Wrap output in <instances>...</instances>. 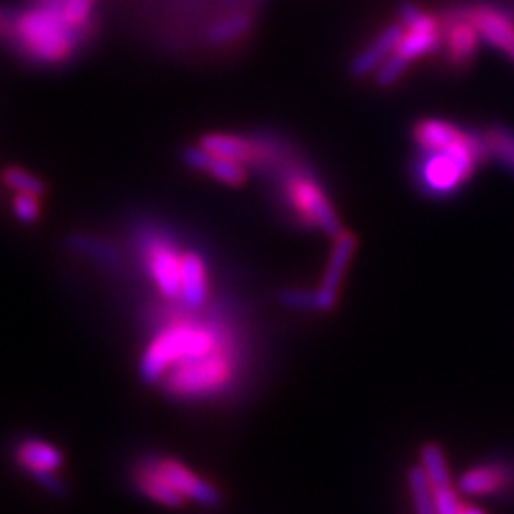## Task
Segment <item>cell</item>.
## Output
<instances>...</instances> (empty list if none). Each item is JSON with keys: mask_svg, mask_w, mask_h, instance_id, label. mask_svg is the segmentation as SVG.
Masks as SVG:
<instances>
[{"mask_svg": "<svg viewBox=\"0 0 514 514\" xmlns=\"http://www.w3.org/2000/svg\"><path fill=\"white\" fill-rule=\"evenodd\" d=\"M208 294V264L200 251L187 247L183 260V296H180V305L187 309H204L208 305Z\"/></svg>", "mask_w": 514, "mask_h": 514, "instance_id": "14", "label": "cell"}, {"mask_svg": "<svg viewBox=\"0 0 514 514\" xmlns=\"http://www.w3.org/2000/svg\"><path fill=\"white\" fill-rule=\"evenodd\" d=\"M15 463L50 493L63 495L67 491L65 482L58 476V470L65 463V455L56 444L39 440V437H26L15 446Z\"/></svg>", "mask_w": 514, "mask_h": 514, "instance_id": "7", "label": "cell"}, {"mask_svg": "<svg viewBox=\"0 0 514 514\" xmlns=\"http://www.w3.org/2000/svg\"><path fill=\"white\" fill-rule=\"evenodd\" d=\"M356 251V236L341 232L335 238V245L330 249V257H328V266L324 270V277L317 285V290L313 292V300H315V309L313 311H330L335 307V302L339 298V287L341 281L345 277V270L352 262V255Z\"/></svg>", "mask_w": 514, "mask_h": 514, "instance_id": "8", "label": "cell"}, {"mask_svg": "<svg viewBox=\"0 0 514 514\" xmlns=\"http://www.w3.org/2000/svg\"><path fill=\"white\" fill-rule=\"evenodd\" d=\"M463 129L440 118H425L414 127V140L420 150H442L455 142Z\"/></svg>", "mask_w": 514, "mask_h": 514, "instance_id": "16", "label": "cell"}, {"mask_svg": "<svg viewBox=\"0 0 514 514\" xmlns=\"http://www.w3.org/2000/svg\"><path fill=\"white\" fill-rule=\"evenodd\" d=\"M283 191L287 195V202L296 210V215L311 225V228L322 230L332 238H337L343 232L335 208H332L320 185L309 174L296 170L285 172Z\"/></svg>", "mask_w": 514, "mask_h": 514, "instance_id": "6", "label": "cell"}, {"mask_svg": "<svg viewBox=\"0 0 514 514\" xmlns=\"http://www.w3.org/2000/svg\"><path fill=\"white\" fill-rule=\"evenodd\" d=\"M420 467L427 474L431 487L450 485V474L442 448L437 444H427L420 450Z\"/></svg>", "mask_w": 514, "mask_h": 514, "instance_id": "18", "label": "cell"}, {"mask_svg": "<svg viewBox=\"0 0 514 514\" xmlns=\"http://www.w3.org/2000/svg\"><path fill=\"white\" fill-rule=\"evenodd\" d=\"M253 26V20L249 13H232L228 18H223L219 22H215L213 26L208 28V39L213 43H230L236 41L243 35H247Z\"/></svg>", "mask_w": 514, "mask_h": 514, "instance_id": "17", "label": "cell"}, {"mask_svg": "<svg viewBox=\"0 0 514 514\" xmlns=\"http://www.w3.org/2000/svg\"><path fill=\"white\" fill-rule=\"evenodd\" d=\"M407 60L405 58H401L397 52H392L384 63L375 69V82H377V86H382V88H388V86H395L403 75H405V71H407Z\"/></svg>", "mask_w": 514, "mask_h": 514, "instance_id": "24", "label": "cell"}, {"mask_svg": "<svg viewBox=\"0 0 514 514\" xmlns=\"http://www.w3.org/2000/svg\"><path fill=\"white\" fill-rule=\"evenodd\" d=\"M13 215L24 225H33L41 217V195L33 193H15V198L11 202Z\"/></svg>", "mask_w": 514, "mask_h": 514, "instance_id": "23", "label": "cell"}, {"mask_svg": "<svg viewBox=\"0 0 514 514\" xmlns=\"http://www.w3.org/2000/svg\"><path fill=\"white\" fill-rule=\"evenodd\" d=\"M78 35L56 3H39L15 15L11 41L35 63L60 65L71 58Z\"/></svg>", "mask_w": 514, "mask_h": 514, "instance_id": "4", "label": "cell"}, {"mask_svg": "<svg viewBox=\"0 0 514 514\" xmlns=\"http://www.w3.org/2000/svg\"><path fill=\"white\" fill-rule=\"evenodd\" d=\"M480 39L482 37L478 33V28L463 11H459L457 18H448L444 26L448 63L457 69H465L476 58Z\"/></svg>", "mask_w": 514, "mask_h": 514, "instance_id": "10", "label": "cell"}, {"mask_svg": "<svg viewBox=\"0 0 514 514\" xmlns=\"http://www.w3.org/2000/svg\"><path fill=\"white\" fill-rule=\"evenodd\" d=\"M185 163L191 165L193 170L206 172L213 178H217L219 183L230 185V187H240L245 185L247 180V165L234 161V159H225V157H217L213 153H208L204 146H191L185 150Z\"/></svg>", "mask_w": 514, "mask_h": 514, "instance_id": "12", "label": "cell"}, {"mask_svg": "<svg viewBox=\"0 0 514 514\" xmlns=\"http://www.w3.org/2000/svg\"><path fill=\"white\" fill-rule=\"evenodd\" d=\"M485 140L489 146V153L514 172V131L506 127H491L485 133Z\"/></svg>", "mask_w": 514, "mask_h": 514, "instance_id": "20", "label": "cell"}, {"mask_svg": "<svg viewBox=\"0 0 514 514\" xmlns=\"http://www.w3.org/2000/svg\"><path fill=\"white\" fill-rule=\"evenodd\" d=\"M58 9L63 13V18L67 20V24L71 28L82 30L86 28L88 20H90V11H93V0H58Z\"/></svg>", "mask_w": 514, "mask_h": 514, "instance_id": "22", "label": "cell"}, {"mask_svg": "<svg viewBox=\"0 0 514 514\" xmlns=\"http://www.w3.org/2000/svg\"><path fill=\"white\" fill-rule=\"evenodd\" d=\"M3 183L15 193H33V195H43L45 193V183L35 174H30L24 168H5L3 172Z\"/></svg>", "mask_w": 514, "mask_h": 514, "instance_id": "21", "label": "cell"}, {"mask_svg": "<svg viewBox=\"0 0 514 514\" xmlns=\"http://www.w3.org/2000/svg\"><path fill=\"white\" fill-rule=\"evenodd\" d=\"M491 155L485 135L465 131L442 150H422L416 161V180L433 198H448L459 191L478 165Z\"/></svg>", "mask_w": 514, "mask_h": 514, "instance_id": "3", "label": "cell"}, {"mask_svg": "<svg viewBox=\"0 0 514 514\" xmlns=\"http://www.w3.org/2000/svg\"><path fill=\"white\" fill-rule=\"evenodd\" d=\"M510 478L512 474L504 465H478L459 478V491L472 497L495 495L510 485Z\"/></svg>", "mask_w": 514, "mask_h": 514, "instance_id": "15", "label": "cell"}, {"mask_svg": "<svg viewBox=\"0 0 514 514\" xmlns=\"http://www.w3.org/2000/svg\"><path fill=\"white\" fill-rule=\"evenodd\" d=\"M433 502H435V514H459L461 502L457 497V491L450 485L433 487Z\"/></svg>", "mask_w": 514, "mask_h": 514, "instance_id": "25", "label": "cell"}, {"mask_svg": "<svg viewBox=\"0 0 514 514\" xmlns=\"http://www.w3.org/2000/svg\"><path fill=\"white\" fill-rule=\"evenodd\" d=\"M135 247H138L140 266L159 296L170 305L174 302L180 305L187 247H180V240H176L168 228L155 223H142L135 230Z\"/></svg>", "mask_w": 514, "mask_h": 514, "instance_id": "5", "label": "cell"}, {"mask_svg": "<svg viewBox=\"0 0 514 514\" xmlns=\"http://www.w3.org/2000/svg\"><path fill=\"white\" fill-rule=\"evenodd\" d=\"M13 22H15V15H11L5 7H0V39L13 37Z\"/></svg>", "mask_w": 514, "mask_h": 514, "instance_id": "27", "label": "cell"}, {"mask_svg": "<svg viewBox=\"0 0 514 514\" xmlns=\"http://www.w3.org/2000/svg\"><path fill=\"white\" fill-rule=\"evenodd\" d=\"M281 300L283 305L292 309H315L313 292H307V290H285L281 294Z\"/></svg>", "mask_w": 514, "mask_h": 514, "instance_id": "26", "label": "cell"}, {"mask_svg": "<svg viewBox=\"0 0 514 514\" xmlns=\"http://www.w3.org/2000/svg\"><path fill=\"white\" fill-rule=\"evenodd\" d=\"M200 311L183 305L178 309L170 305L163 311L155 335L140 358L142 382L155 386L176 367L230 347H240L238 332L225 313L208 309L204 315H198Z\"/></svg>", "mask_w": 514, "mask_h": 514, "instance_id": "1", "label": "cell"}, {"mask_svg": "<svg viewBox=\"0 0 514 514\" xmlns=\"http://www.w3.org/2000/svg\"><path fill=\"white\" fill-rule=\"evenodd\" d=\"M403 30V24H390L367 45L365 50H360L350 65V73L354 78H367V75L375 73V69L397 50Z\"/></svg>", "mask_w": 514, "mask_h": 514, "instance_id": "13", "label": "cell"}, {"mask_svg": "<svg viewBox=\"0 0 514 514\" xmlns=\"http://www.w3.org/2000/svg\"><path fill=\"white\" fill-rule=\"evenodd\" d=\"M407 478H410V493L416 514H435L433 487L427 474L422 472V467H414V470L407 474Z\"/></svg>", "mask_w": 514, "mask_h": 514, "instance_id": "19", "label": "cell"}, {"mask_svg": "<svg viewBox=\"0 0 514 514\" xmlns=\"http://www.w3.org/2000/svg\"><path fill=\"white\" fill-rule=\"evenodd\" d=\"M133 482L148 500L168 508H180L187 502L206 508L221 504V493L210 482L172 457L150 455L140 459L133 467Z\"/></svg>", "mask_w": 514, "mask_h": 514, "instance_id": "2", "label": "cell"}, {"mask_svg": "<svg viewBox=\"0 0 514 514\" xmlns=\"http://www.w3.org/2000/svg\"><path fill=\"white\" fill-rule=\"evenodd\" d=\"M444 41V28L435 15L422 11L414 22L405 26L401 41L397 45V54L412 63L416 58L433 54Z\"/></svg>", "mask_w": 514, "mask_h": 514, "instance_id": "9", "label": "cell"}, {"mask_svg": "<svg viewBox=\"0 0 514 514\" xmlns=\"http://www.w3.org/2000/svg\"><path fill=\"white\" fill-rule=\"evenodd\" d=\"M459 514H485V512L474 508V506H461V512H459Z\"/></svg>", "mask_w": 514, "mask_h": 514, "instance_id": "28", "label": "cell"}, {"mask_svg": "<svg viewBox=\"0 0 514 514\" xmlns=\"http://www.w3.org/2000/svg\"><path fill=\"white\" fill-rule=\"evenodd\" d=\"M463 13L474 22L480 37L514 60V22L493 7H472Z\"/></svg>", "mask_w": 514, "mask_h": 514, "instance_id": "11", "label": "cell"}]
</instances>
